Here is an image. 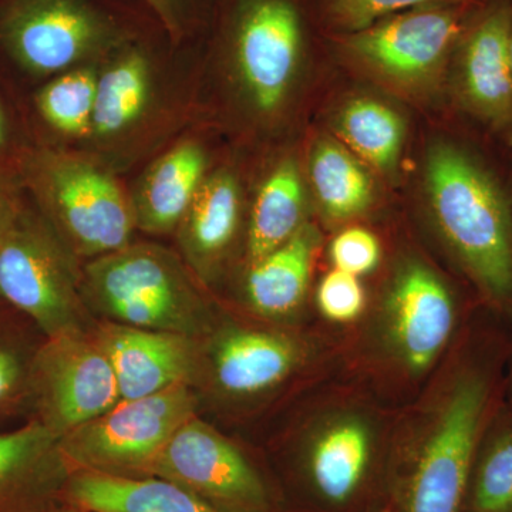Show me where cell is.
<instances>
[{
	"instance_id": "4",
	"label": "cell",
	"mask_w": 512,
	"mask_h": 512,
	"mask_svg": "<svg viewBox=\"0 0 512 512\" xmlns=\"http://www.w3.org/2000/svg\"><path fill=\"white\" fill-rule=\"evenodd\" d=\"M19 175L39 214L74 256L99 258L130 244L136 228L130 198L106 165L37 148L20 157Z\"/></svg>"
},
{
	"instance_id": "33",
	"label": "cell",
	"mask_w": 512,
	"mask_h": 512,
	"mask_svg": "<svg viewBox=\"0 0 512 512\" xmlns=\"http://www.w3.org/2000/svg\"><path fill=\"white\" fill-rule=\"evenodd\" d=\"M23 208L15 183L0 171V237L12 227Z\"/></svg>"
},
{
	"instance_id": "35",
	"label": "cell",
	"mask_w": 512,
	"mask_h": 512,
	"mask_svg": "<svg viewBox=\"0 0 512 512\" xmlns=\"http://www.w3.org/2000/svg\"><path fill=\"white\" fill-rule=\"evenodd\" d=\"M510 60H511V73H512V18H511V29H510Z\"/></svg>"
},
{
	"instance_id": "9",
	"label": "cell",
	"mask_w": 512,
	"mask_h": 512,
	"mask_svg": "<svg viewBox=\"0 0 512 512\" xmlns=\"http://www.w3.org/2000/svg\"><path fill=\"white\" fill-rule=\"evenodd\" d=\"M197 397L190 384H178L153 396L120 400L109 412L60 439L73 471L121 477H146L154 458L175 431L195 414Z\"/></svg>"
},
{
	"instance_id": "30",
	"label": "cell",
	"mask_w": 512,
	"mask_h": 512,
	"mask_svg": "<svg viewBox=\"0 0 512 512\" xmlns=\"http://www.w3.org/2000/svg\"><path fill=\"white\" fill-rule=\"evenodd\" d=\"M39 345L0 328V420L20 407L30 410V369Z\"/></svg>"
},
{
	"instance_id": "19",
	"label": "cell",
	"mask_w": 512,
	"mask_h": 512,
	"mask_svg": "<svg viewBox=\"0 0 512 512\" xmlns=\"http://www.w3.org/2000/svg\"><path fill=\"white\" fill-rule=\"evenodd\" d=\"M299 362L301 349L292 339L262 330H231L212 350L217 383L237 396L272 389L284 382Z\"/></svg>"
},
{
	"instance_id": "21",
	"label": "cell",
	"mask_w": 512,
	"mask_h": 512,
	"mask_svg": "<svg viewBox=\"0 0 512 512\" xmlns=\"http://www.w3.org/2000/svg\"><path fill=\"white\" fill-rule=\"evenodd\" d=\"M319 242V232L305 222L284 245L249 265L245 291L256 312L284 316L301 305Z\"/></svg>"
},
{
	"instance_id": "7",
	"label": "cell",
	"mask_w": 512,
	"mask_h": 512,
	"mask_svg": "<svg viewBox=\"0 0 512 512\" xmlns=\"http://www.w3.org/2000/svg\"><path fill=\"white\" fill-rule=\"evenodd\" d=\"M0 299L45 339L86 332L76 256L42 215L26 207L0 237Z\"/></svg>"
},
{
	"instance_id": "12",
	"label": "cell",
	"mask_w": 512,
	"mask_h": 512,
	"mask_svg": "<svg viewBox=\"0 0 512 512\" xmlns=\"http://www.w3.org/2000/svg\"><path fill=\"white\" fill-rule=\"evenodd\" d=\"M512 3L480 0L458 36L448 80L458 109L478 126L512 140Z\"/></svg>"
},
{
	"instance_id": "11",
	"label": "cell",
	"mask_w": 512,
	"mask_h": 512,
	"mask_svg": "<svg viewBox=\"0 0 512 512\" xmlns=\"http://www.w3.org/2000/svg\"><path fill=\"white\" fill-rule=\"evenodd\" d=\"M119 402L113 366L94 336L67 333L40 343L30 369V412L57 439Z\"/></svg>"
},
{
	"instance_id": "14",
	"label": "cell",
	"mask_w": 512,
	"mask_h": 512,
	"mask_svg": "<svg viewBox=\"0 0 512 512\" xmlns=\"http://www.w3.org/2000/svg\"><path fill=\"white\" fill-rule=\"evenodd\" d=\"M457 323L453 293L436 272L417 261L394 275L386 301L387 338L404 366L429 369L446 348Z\"/></svg>"
},
{
	"instance_id": "8",
	"label": "cell",
	"mask_w": 512,
	"mask_h": 512,
	"mask_svg": "<svg viewBox=\"0 0 512 512\" xmlns=\"http://www.w3.org/2000/svg\"><path fill=\"white\" fill-rule=\"evenodd\" d=\"M493 402L491 369L466 363L448 386L414 464L403 512H461Z\"/></svg>"
},
{
	"instance_id": "27",
	"label": "cell",
	"mask_w": 512,
	"mask_h": 512,
	"mask_svg": "<svg viewBox=\"0 0 512 512\" xmlns=\"http://www.w3.org/2000/svg\"><path fill=\"white\" fill-rule=\"evenodd\" d=\"M481 440L474 461V512H512V419H501Z\"/></svg>"
},
{
	"instance_id": "18",
	"label": "cell",
	"mask_w": 512,
	"mask_h": 512,
	"mask_svg": "<svg viewBox=\"0 0 512 512\" xmlns=\"http://www.w3.org/2000/svg\"><path fill=\"white\" fill-rule=\"evenodd\" d=\"M244 192L228 168L210 171L177 228L185 264L202 279L227 254L241 224Z\"/></svg>"
},
{
	"instance_id": "36",
	"label": "cell",
	"mask_w": 512,
	"mask_h": 512,
	"mask_svg": "<svg viewBox=\"0 0 512 512\" xmlns=\"http://www.w3.org/2000/svg\"><path fill=\"white\" fill-rule=\"evenodd\" d=\"M45 512H67V511H62V510H59V508L53 507V508H50V510H47Z\"/></svg>"
},
{
	"instance_id": "6",
	"label": "cell",
	"mask_w": 512,
	"mask_h": 512,
	"mask_svg": "<svg viewBox=\"0 0 512 512\" xmlns=\"http://www.w3.org/2000/svg\"><path fill=\"white\" fill-rule=\"evenodd\" d=\"M473 6L404 10L359 32L326 36V45L357 73L397 93L421 96L447 77L458 36Z\"/></svg>"
},
{
	"instance_id": "15",
	"label": "cell",
	"mask_w": 512,
	"mask_h": 512,
	"mask_svg": "<svg viewBox=\"0 0 512 512\" xmlns=\"http://www.w3.org/2000/svg\"><path fill=\"white\" fill-rule=\"evenodd\" d=\"M94 338L106 352L120 400L153 396L178 384H194L200 372V352L192 336L134 328L110 322Z\"/></svg>"
},
{
	"instance_id": "29",
	"label": "cell",
	"mask_w": 512,
	"mask_h": 512,
	"mask_svg": "<svg viewBox=\"0 0 512 512\" xmlns=\"http://www.w3.org/2000/svg\"><path fill=\"white\" fill-rule=\"evenodd\" d=\"M147 13L175 47L201 46L210 32L218 0H123Z\"/></svg>"
},
{
	"instance_id": "28",
	"label": "cell",
	"mask_w": 512,
	"mask_h": 512,
	"mask_svg": "<svg viewBox=\"0 0 512 512\" xmlns=\"http://www.w3.org/2000/svg\"><path fill=\"white\" fill-rule=\"evenodd\" d=\"M480 0H313L316 22L325 36L349 35L387 16L420 6L476 5Z\"/></svg>"
},
{
	"instance_id": "25",
	"label": "cell",
	"mask_w": 512,
	"mask_h": 512,
	"mask_svg": "<svg viewBox=\"0 0 512 512\" xmlns=\"http://www.w3.org/2000/svg\"><path fill=\"white\" fill-rule=\"evenodd\" d=\"M336 131L349 150L384 175L397 170L406 140V123L399 111L373 97H355L343 104Z\"/></svg>"
},
{
	"instance_id": "23",
	"label": "cell",
	"mask_w": 512,
	"mask_h": 512,
	"mask_svg": "<svg viewBox=\"0 0 512 512\" xmlns=\"http://www.w3.org/2000/svg\"><path fill=\"white\" fill-rule=\"evenodd\" d=\"M309 180L320 208L333 221L359 217L375 200V185L365 165L332 138H320L313 146Z\"/></svg>"
},
{
	"instance_id": "1",
	"label": "cell",
	"mask_w": 512,
	"mask_h": 512,
	"mask_svg": "<svg viewBox=\"0 0 512 512\" xmlns=\"http://www.w3.org/2000/svg\"><path fill=\"white\" fill-rule=\"evenodd\" d=\"M318 36L313 0H218L202 52L238 114L272 130L295 101Z\"/></svg>"
},
{
	"instance_id": "16",
	"label": "cell",
	"mask_w": 512,
	"mask_h": 512,
	"mask_svg": "<svg viewBox=\"0 0 512 512\" xmlns=\"http://www.w3.org/2000/svg\"><path fill=\"white\" fill-rule=\"evenodd\" d=\"M70 474L60 440L39 421L0 430V512L50 510Z\"/></svg>"
},
{
	"instance_id": "17",
	"label": "cell",
	"mask_w": 512,
	"mask_h": 512,
	"mask_svg": "<svg viewBox=\"0 0 512 512\" xmlns=\"http://www.w3.org/2000/svg\"><path fill=\"white\" fill-rule=\"evenodd\" d=\"M207 148L185 138L148 165L128 194L136 228L150 235L177 231L210 173Z\"/></svg>"
},
{
	"instance_id": "34",
	"label": "cell",
	"mask_w": 512,
	"mask_h": 512,
	"mask_svg": "<svg viewBox=\"0 0 512 512\" xmlns=\"http://www.w3.org/2000/svg\"><path fill=\"white\" fill-rule=\"evenodd\" d=\"M9 143V126L6 120L5 111L0 106V154L6 150Z\"/></svg>"
},
{
	"instance_id": "32",
	"label": "cell",
	"mask_w": 512,
	"mask_h": 512,
	"mask_svg": "<svg viewBox=\"0 0 512 512\" xmlns=\"http://www.w3.org/2000/svg\"><path fill=\"white\" fill-rule=\"evenodd\" d=\"M379 239L365 228L353 227L340 232L330 245V259L340 271L363 276L375 271L380 262Z\"/></svg>"
},
{
	"instance_id": "38",
	"label": "cell",
	"mask_w": 512,
	"mask_h": 512,
	"mask_svg": "<svg viewBox=\"0 0 512 512\" xmlns=\"http://www.w3.org/2000/svg\"><path fill=\"white\" fill-rule=\"evenodd\" d=\"M508 2L512 3V0H508Z\"/></svg>"
},
{
	"instance_id": "26",
	"label": "cell",
	"mask_w": 512,
	"mask_h": 512,
	"mask_svg": "<svg viewBox=\"0 0 512 512\" xmlns=\"http://www.w3.org/2000/svg\"><path fill=\"white\" fill-rule=\"evenodd\" d=\"M100 64H84L57 74L37 92V111L56 133L74 140L89 137L99 89Z\"/></svg>"
},
{
	"instance_id": "24",
	"label": "cell",
	"mask_w": 512,
	"mask_h": 512,
	"mask_svg": "<svg viewBox=\"0 0 512 512\" xmlns=\"http://www.w3.org/2000/svg\"><path fill=\"white\" fill-rule=\"evenodd\" d=\"M370 444V431L360 420H340L322 431L309 457L312 481L322 497L340 504L355 494L369 464Z\"/></svg>"
},
{
	"instance_id": "37",
	"label": "cell",
	"mask_w": 512,
	"mask_h": 512,
	"mask_svg": "<svg viewBox=\"0 0 512 512\" xmlns=\"http://www.w3.org/2000/svg\"><path fill=\"white\" fill-rule=\"evenodd\" d=\"M510 402L512 406V377H511V386H510Z\"/></svg>"
},
{
	"instance_id": "10",
	"label": "cell",
	"mask_w": 512,
	"mask_h": 512,
	"mask_svg": "<svg viewBox=\"0 0 512 512\" xmlns=\"http://www.w3.org/2000/svg\"><path fill=\"white\" fill-rule=\"evenodd\" d=\"M178 50L160 26H153L101 62L92 128L86 140L94 153L90 157L111 170L113 161H121L136 146L163 107L167 64Z\"/></svg>"
},
{
	"instance_id": "20",
	"label": "cell",
	"mask_w": 512,
	"mask_h": 512,
	"mask_svg": "<svg viewBox=\"0 0 512 512\" xmlns=\"http://www.w3.org/2000/svg\"><path fill=\"white\" fill-rule=\"evenodd\" d=\"M63 493L86 512H229L156 477L73 471Z\"/></svg>"
},
{
	"instance_id": "5",
	"label": "cell",
	"mask_w": 512,
	"mask_h": 512,
	"mask_svg": "<svg viewBox=\"0 0 512 512\" xmlns=\"http://www.w3.org/2000/svg\"><path fill=\"white\" fill-rule=\"evenodd\" d=\"M82 293L87 308L120 325L192 338L208 326L191 269L160 245L130 242L92 259L82 271Z\"/></svg>"
},
{
	"instance_id": "3",
	"label": "cell",
	"mask_w": 512,
	"mask_h": 512,
	"mask_svg": "<svg viewBox=\"0 0 512 512\" xmlns=\"http://www.w3.org/2000/svg\"><path fill=\"white\" fill-rule=\"evenodd\" d=\"M153 26L123 0H0V50L30 76L103 62Z\"/></svg>"
},
{
	"instance_id": "22",
	"label": "cell",
	"mask_w": 512,
	"mask_h": 512,
	"mask_svg": "<svg viewBox=\"0 0 512 512\" xmlns=\"http://www.w3.org/2000/svg\"><path fill=\"white\" fill-rule=\"evenodd\" d=\"M305 183L293 158H282L256 191L248 229L249 265L284 245L305 224Z\"/></svg>"
},
{
	"instance_id": "39",
	"label": "cell",
	"mask_w": 512,
	"mask_h": 512,
	"mask_svg": "<svg viewBox=\"0 0 512 512\" xmlns=\"http://www.w3.org/2000/svg\"><path fill=\"white\" fill-rule=\"evenodd\" d=\"M387 512H389V511H387Z\"/></svg>"
},
{
	"instance_id": "13",
	"label": "cell",
	"mask_w": 512,
	"mask_h": 512,
	"mask_svg": "<svg viewBox=\"0 0 512 512\" xmlns=\"http://www.w3.org/2000/svg\"><path fill=\"white\" fill-rule=\"evenodd\" d=\"M146 477L184 488L229 512H261L266 490L244 454L197 416L180 427L148 467Z\"/></svg>"
},
{
	"instance_id": "2",
	"label": "cell",
	"mask_w": 512,
	"mask_h": 512,
	"mask_svg": "<svg viewBox=\"0 0 512 512\" xmlns=\"http://www.w3.org/2000/svg\"><path fill=\"white\" fill-rule=\"evenodd\" d=\"M424 190L454 261L491 308L512 318V190L473 144L437 138L427 150Z\"/></svg>"
},
{
	"instance_id": "31",
	"label": "cell",
	"mask_w": 512,
	"mask_h": 512,
	"mask_svg": "<svg viewBox=\"0 0 512 512\" xmlns=\"http://www.w3.org/2000/svg\"><path fill=\"white\" fill-rule=\"evenodd\" d=\"M316 302L332 322H352L365 309L366 293L357 276L333 268L320 282Z\"/></svg>"
}]
</instances>
